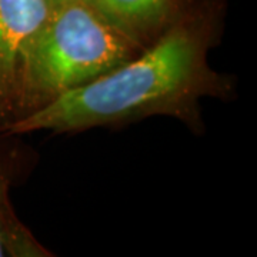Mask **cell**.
<instances>
[{"label": "cell", "mask_w": 257, "mask_h": 257, "mask_svg": "<svg viewBox=\"0 0 257 257\" xmlns=\"http://www.w3.org/2000/svg\"><path fill=\"white\" fill-rule=\"evenodd\" d=\"M10 180L0 167V257L52 256L15 214L9 199Z\"/></svg>", "instance_id": "obj_5"}, {"label": "cell", "mask_w": 257, "mask_h": 257, "mask_svg": "<svg viewBox=\"0 0 257 257\" xmlns=\"http://www.w3.org/2000/svg\"><path fill=\"white\" fill-rule=\"evenodd\" d=\"M219 10L209 0H189L173 23L138 56L49 104L8 120L9 135L39 130L80 132L165 114L199 124V103L231 90L209 64L219 35Z\"/></svg>", "instance_id": "obj_1"}, {"label": "cell", "mask_w": 257, "mask_h": 257, "mask_svg": "<svg viewBox=\"0 0 257 257\" xmlns=\"http://www.w3.org/2000/svg\"><path fill=\"white\" fill-rule=\"evenodd\" d=\"M53 2V5H56V3H63V2H72V0H52Z\"/></svg>", "instance_id": "obj_6"}, {"label": "cell", "mask_w": 257, "mask_h": 257, "mask_svg": "<svg viewBox=\"0 0 257 257\" xmlns=\"http://www.w3.org/2000/svg\"><path fill=\"white\" fill-rule=\"evenodd\" d=\"M113 26L147 47L169 28L189 0H87Z\"/></svg>", "instance_id": "obj_4"}, {"label": "cell", "mask_w": 257, "mask_h": 257, "mask_svg": "<svg viewBox=\"0 0 257 257\" xmlns=\"http://www.w3.org/2000/svg\"><path fill=\"white\" fill-rule=\"evenodd\" d=\"M52 8V0H0V117L9 119L23 52Z\"/></svg>", "instance_id": "obj_3"}, {"label": "cell", "mask_w": 257, "mask_h": 257, "mask_svg": "<svg viewBox=\"0 0 257 257\" xmlns=\"http://www.w3.org/2000/svg\"><path fill=\"white\" fill-rule=\"evenodd\" d=\"M142 50L87 0L56 3L23 52L9 120L96 80Z\"/></svg>", "instance_id": "obj_2"}]
</instances>
